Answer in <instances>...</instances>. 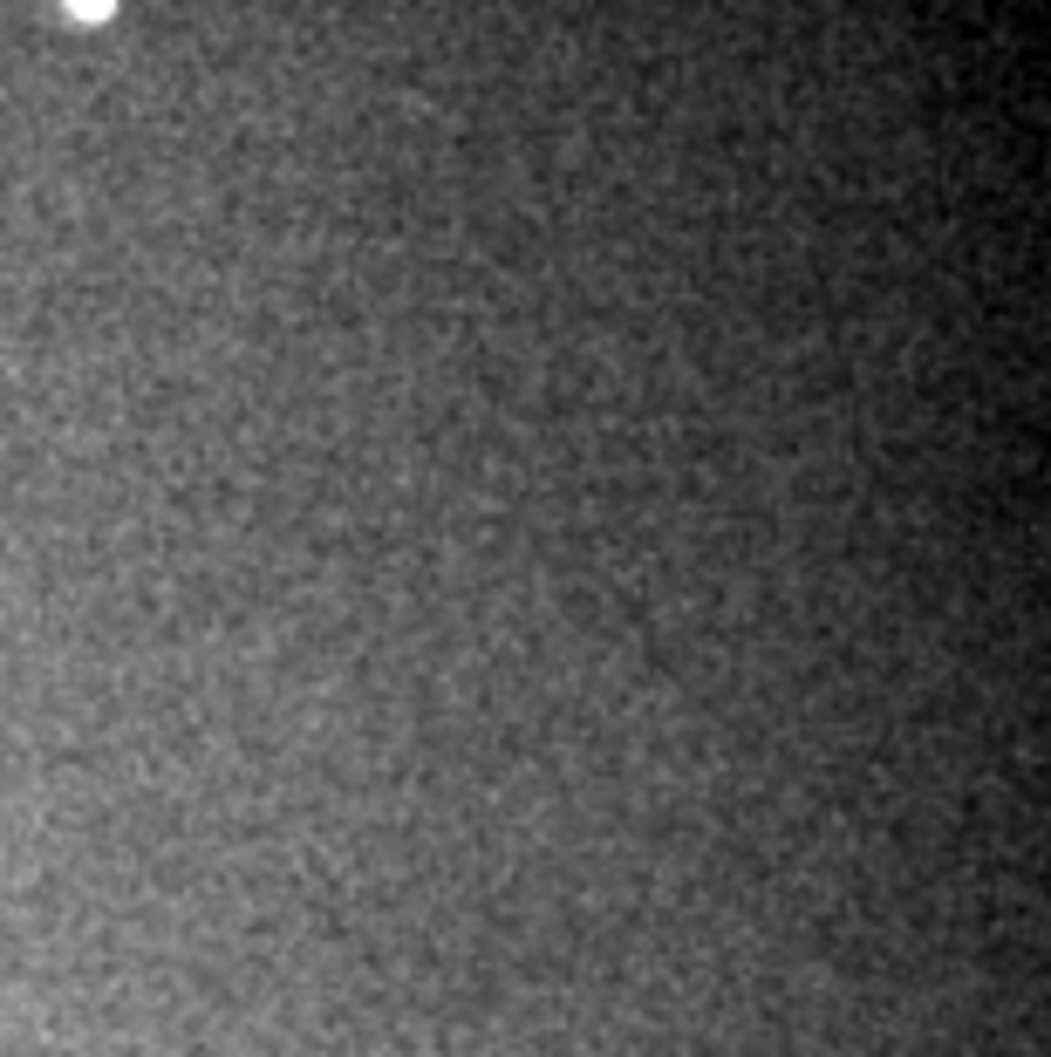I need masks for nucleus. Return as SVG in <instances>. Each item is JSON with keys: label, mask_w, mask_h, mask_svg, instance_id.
I'll return each mask as SVG.
<instances>
[{"label": "nucleus", "mask_w": 1051, "mask_h": 1057, "mask_svg": "<svg viewBox=\"0 0 1051 1057\" xmlns=\"http://www.w3.org/2000/svg\"><path fill=\"white\" fill-rule=\"evenodd\" d=\"M76 14H82V21H103V14H110V0H76Z\"/></svg>", "instance_id": "1"}]
</instances>
